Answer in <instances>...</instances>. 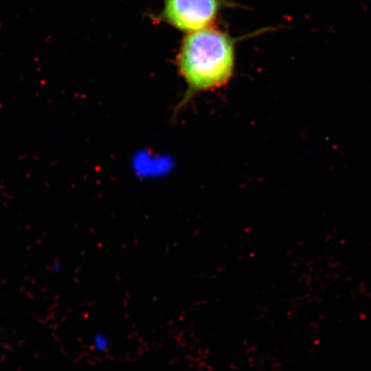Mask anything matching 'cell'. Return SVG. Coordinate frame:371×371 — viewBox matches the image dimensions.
<instances>
[{
  "label": "cell",
  "instance_id": "cell-1",
  "mask_svg": "<svg viewBox=\"0 0 371 371\" xmlns=\"http://www.w3.org/2000/svg\"><path fill=\"white\" fill-rule=\"evenodd\" d=\"M235 39L213 26L187 34L179 47L177 69L187 90L175 112L197 95L225 86L233 77Z\"/></svg>",
  "mask_w": 371,
  "mask_h": 371
},
{
  "label": "cell",
  "instance_id": "cell-2",
  "mask_svg": "<svg viewBox=\"0 0 371 371\" xmlns=\"http://www.w3.org/2000/svg\"><path fill=\"white\" fill-rule=\"evenodd\" d=\"M232 6L230 0H163L155 20L189 34L213 26L221 11Z\"/></svg>",
  "mask_w": 371,
  "mask_h": 371
}]
</instances>
